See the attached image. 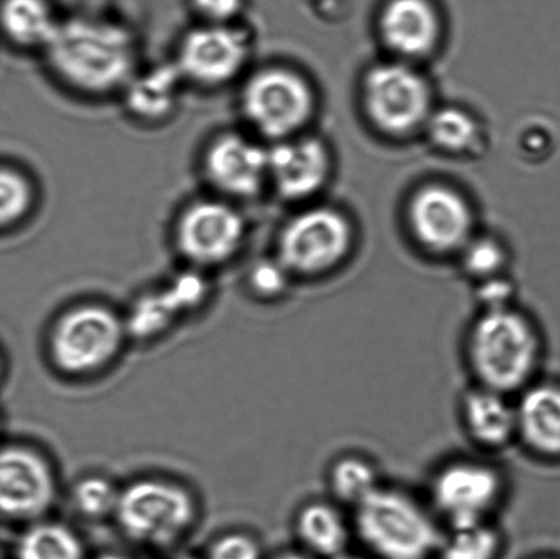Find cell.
Instances as JSON below:
<instances>
[{
  "label": "cell",
  "instance_id": "obj_35",
  "mask_svg": "<svg viewBox=\"0 0 560 559\" xmlns=\"http://www.w3.org/2000/svg\"><path fill=\"white\" fill-rule=\"evenodd\" d=\"M9 374V360L8 356H5L4 350L0 347V387L3 386L5 382V377Z\"/></svg>",
  "mask_w": 560,
  "mask_h": 559
},
{
  "label": "cell",
  "instance_id": "obj_11",
  "mask_svg": "<svg viewBox=\"0 0 560 559\" xmlns=\"http://www.w3.org/2000/svg\"><path fill=\"white\" fill-rule=\"evenodd\" d=\"M351 229L329 208L299 213L279 234L277 259L293 277H316L332 270L349 254Z\"/></svg>",
  "mask_w": 560,
  "mask_h": 559
},
{
  "label": "cell",
  "instance_id": "obj_30",
  "mask_svg": "<svg viewBox=\"0 0 560 559\" xmlns=\"http://www.w3.org/2000/svg\"><path fill=\"white\" fill-rule=\"evenodd\" d=\"M504 263H506V254H504L502 245L493 238H471L464 246L465 271L477 282L501 276Z\"/></svg>",
  "mask_w": 560,
  "mask_h": 559
},
{
  "label": "cell",
  "instance_id": "obj_24",
  "mask_svg": "<svg viewBox=\"0 0 560 559\" xmlns=\"http://www.w3.org/2000/svg\"><path fill=\"white\" fill-rule=\"evenodd\" d=\"M506 534L497 520L443 525L436 559H502Z\"/></svg>",
  "mask_w": 560,
  "mask_h": 559
},
{
  "label": "cell",
  "instance_id": "obj_8",
  "mask_svg": "<svg viewBox=\"0 0 560 559\" xmlns=\"http://www.w3.org/2000/svg\"><path fill=\"white\" fill-rule=\"evenodd\" d=\"M248 238V223L235 202L211 196L180 211L174 226L175 249L194 270L207 272L237 259Z\"/></svg>",
  "mask_w": 560,
  "mask_h": 559
},
{
  "label": "cell",
  "instance_id": "obj_7",
  "mask_svg": "<svg viewBox=\"0 0 560 559\" xmlns=\"http://www.w3.org/2000/svg\"><path fill=\"white\" fill-rule=\"evenodd\" d=\"M62 496L51 454L30 441H0V523L24 528L51 517Z\"/></svg>",
  "mask_w": 560,
  "mask_h": 559
},
{
  "label": "cell",
  "instance_id": "obj_13",
  "mask_svg": "<svg viewBox=\"0 0 560 559\" xmlns=\"http://www.w3.org/2000/svg\"><path fill=\"white\" fill-rule=\"evenodd\" d=\"M206 183L224 200L255 199L268 186V147L241 131H224L208 142L201 156Z\"/></svg>",
  "mask_w": 560,
  "mask_h": 559
},
{
  "label": "cell",
  "instance_id": "obj_18",
  "mask_svg": "<svg viewBox=\"0 0 560 559\" xmlns=\"http://www.w3.org/2000/svg\"><path fill=\"white\" fill-rule=\"evenodd\" d=\"M186 86L183 75L170 60L137 70L119 97L135 123L162 125L177 113Z\"/></svg>",
  "mask_w": 560,
  "mask_h": 559
},
{
  "label": "cell",
  "instance_id": "obj_41",
  "mask_svg": "<svg viewBox=\"0 0 560 559\" xmlns=\"http://www.w3.org/2000/svg\"><path fill=\"white\" fill-rule=\"evenodd\" d=\"M0 559H2V558H0Z\"/></svg>",
  "mask_w": 560,
  "mask_h": 559
},
{
  "label": "cell",
  "instance_id": "obj_4",
  "mask_svg": "<svg viewBox=\"0 0 560 559\" xmlns=\"http://www.w3.org/2000/svg\"><path fill=\"white\" fill-rule=\"evenodd\" d=\"M201 514L199 496L185 481L147 474L120 487L113 523L131 545L170 555L194 535Z\"/></svg>",
  "mask_w": 560,
  "mask_h": 559
},
{
  "label": "cell",
  "instance_id": "obj_22",
  "mask_svg": "<svg viewBox=\"0 0 560 559\" xmlns=\"http://www.w3.org/2000/svg\"><path fill=\"white\" fill-rule=\"evenodd\" d=\"M58 14L48 0H4L0 8V26L16 46L46 51L58 32Z\"/></svg>",
  "mask_w": 560,
  "mask_h": 559
},
{
  "label": "cell",
  "instance_id": "obj_9",
  "mask_svg": "<svg viewBox=\"0 0 560 559\" xmlns=\"http://www.w3.org/2000/svg\"><path fill=\"white\" fill-rule=\"evenodd\" d=\"M240 109L257 139L279 142L295 137L313 113V93L294 71H255L241 86Z\"/></svg>",
  "mask_w": 560,
  "mask_h": 559
},
{
  "label": "cell",
  "instance_id": "obj_20",
  "mask_svg": "<svg viewBox=\"0 0 560 559\" xmlns=\"http://www.w3.org/2000/svg\"><path fill=\"white\" fill-rule=\"evenodd\" d=\"M387 46L404 57H424L435 48L441 26L428 0H389L381 16Z\"/></svg>",
  "mask_w": 560,
  "mask_h": 559
},
{
  "label": "cell",
  "instance_id": "obj_37",
  "mask_svg": "<svg viewBox=\"0 0 560 559\" xmlns=\"http://www.w3.org/2000/svg\"><path fill=\"white\" fill-rule=\"evenodd\" d=\"M163 559H202V557H196L194 555H189V552L174 551L166 555Z\"/></svg>",
  "mask_w": 560,
  "mask_h": 559
},
{
  "label": "cell",
  "instance_id": "obj_12",
  "mask_svg": "<svg viewBox=\"0 0 560 559\" xmlns=\"http://www.w3.org/2000/svg\"><path fill=\"white\" fill-rule=\"evenodd\" d=\"M365 104L377 128L405 135L425 125L431 117V88L410 66L384 63L366 77Z\"/></svg>",
  "mask_w": 560,
  "mask_h": 559
},
{
  "label": "cell",
  "instance_id": "obj_16",
  "mask_svg": "<svg viewBox=\"0 0 560 559\" xmlns=\"http://www.w3.org/2000/svg\"><path fill=\"white\" fill-rule=\"evenodd\" d=\"M328 173L327 148L313 137H291L268 147V185L285 200L315 195Z\"/></svg>",
  "mask_w": 560,
  "mask_h": 559
},
{
  "label": "cell",
  "instance_id": "obj_3",
  "mask_svg": "<svg viewBox=\"0 0 560 559\" xmlns=\"http://www.w3.org/2000/svg\"><path fill=\"white\" fill-rule=\"evenodd\" d=\"M43 343L55 375L86 382L113 370L131 342L124 312L103 301L82 300L52 317Z\"/></svg>",
  "mask_w": 560,
  "mask_h": 559
},
{
  "label": "cell",
  "instance_id": "obj_27",
  "mask_svg": "<svg viewBox=\"0 0 560 559\" xmlns=\"http://www.w3.org/2000/svg\"><path fill=\"white\" fill-rule=\"evenodd\" d=\"M428 133L433 142L444 151L464 152L477 139V124L464 109L444 107L432 112L427 120Z\"/></svg>",
  "mask_w": 560,
  "mask_h": 559
},
{
  "label": "cell",
  "instance_id": "obj_40",
  "mask_svg": "<svg viewBox=\"0 0 560 559\" xmlns=\"http://www.w3.org/2000/svg\"><path fill=\"white\" fill-rule=\"evenodd\" d=\"M539 559H548V558H539Z\"/></svg>",
  "mask_w": 560,
  "mask_h": 559
},
{
  "label": "cell",
  "instance_id": "obj_25",
  "mask_svg": "<svg viewBox=\"0 0 560 559\" xmlns=\"http://www.w3.org/2000/svg\"><path fill=\"white\" fill-rule=\"evenodd\" d=\"M124 317L130 342L136 343L156 342L184 322L163 287L139 295Z\"/></svg>",
  "mask_w": 560,
  "mask_h": 559
},
{
  "label": "cell",
  "instance_id": "obj_34",
  "mask_svg": "<svg viewBox=\"0 0 560 559\" xmlns=\"http://www.w3.org/2000/svg\"><path fill=\"white\" fill-rule=\"evenodd\" d=\"M268 559H317L307 555L306 551L301 550L300 547H290V549L280 550L276 556Z\"/></svg>",
  "mask_w": 560,
  "mask_h": 559
},
{
  "label": "cell",
  "instance_id": "obj_36",
  "mask_svg": "<svg viewBox=\"0 0 560 559\" xmlns=\"http://www.w3.org/2000/svg\"><path fill=\"white\" fill-rule=\"evenodd\" d=\"M91 559H133V558L122 555V552L107 551V552H103V555H101V556H96L95 558H91Z\"/></svg>",
  "mask_w": 560,
  "mask_h": 559
},
{
  "label": "cell",
  "instance_id": "obj_1",
  "mask_svg": "<svg viewBox=\"0 0 560 559\" xmlns=\"http://www.w3.org/2000/svg\"><path fill=\"white\" fill-rule=\"evenodd\" d=\"M43 57L60 84L90 98L119 96L141 68L135 33L90 15L62 20Z\"/></svg>",
  "mask_w": 560,
  "mask_h": 559
},
{
  "label": "cell",
  "instance_id": "obj_23",
  "mask_svg": "<svg viewBox=\"0 0 560 559\" xmlns=\"http://www.w3.org/2000/svg\"><path fill=\"white\" fill-rule=\"evenodd\" d=\"M14 559H91L82 536L70 524L51 517L21 528Z\"/></svg>",
  "mask_w": 560,
  "mask_h": 559
},
{
  "label": "cell",
  "instance_id": "obj_17",
  "mask_svg": "<svg viewBox=\"0 0 560 559\" xmlns=\"http://www.w3.org/2000/svg\"><path fill=\"white\" fill-rule=\"evenodd\" d=\"M291 528L295 546L317 559L337 558L354 545L351 512L328 497L301 503Z\"/></svg>",
  "mask_w": 560,
  "mask_h": 559
},
{
  "label": "cell",
  "instance_id": "obj_5",
  "mask_svg": "<svg viewBox=\"0 0 560 559\" xmlns=\"http://www.w3.org/2000/svg\"><path fill=\"white\" fill-rule=\"evenodd\" d=\"M351 520L354 545L371 559H436L443 524L424 496L386 484Z\"/></svg>",
  "mask_w": 560,
  "mask_h": 559
},
{
  "label": "cell",
  "instance_id": "obj_33",
  "mask_svg": "<svg viewBox=\"0 0 560 559\" xmlns=\"http://www.w3.org/2000/svg\"><path fill=\"white\" fill-rule=\"evenodd\" d=\"M199 24H238L245 0H190Z\"/></svg>",
  "mask_w": 560,
  "mask_h": 559
},
{
  "label": "cell",
  "instance_id": "obj_39",
  "mask_svg": "<svg viewBox=\"0 0 560 559\" xmlns=\"http://www.w3.org/2000/svg\"><path fill=\"white\" fill-rule=\"evenodd\" d=\"M0 429H2V418H0Z\"/></svg>",
  "mask_w": 560,
  "mask_h": 559
},
{
  "label": "cell",
  "instance_id": "obj_26",
  "mask_svg": "<svg viewBox=\"0 0 560 559\" xmlns=\"http://www.w3.org/2000/svg\"><path fill=\"white\" fill-rule=\"evenodd\" d=\"M120 487L104 474H85L73 481L66 492L71 512L86 523L113 522L117 512Z\"/></svg>",
  "mask_w": 560,
  "mask_h": 559
},
{
  "label": "cell",
  "instance_id": "obj_6",
  "mask_svg": "<svg viewBox=\"0 0 560 559\" xmlns=\"http://www.w3.org/2000/svg\"><path fill=\"white\" fill-rule=\"evenodd\" d=\"M509 494L501 465L482 454H464L439 463L422 496L443 525H458L497 520Z\"/></svg>",
  "mask_w": 560,
  "mask_h": 559
},
{
  "label": "cell",
  "instance_id": "obj_32",
  "mask_svg": "<svg viewBox=\"0 0 560 559\" xmlns=\"http://www.w3.org/2000/svg\"><path fill=\"white\" fill-rule=\"evenodd\" d=\"M515 287L503 276L486 279L476 289L479 312H492L510 308L515 305Z\"/></svg>",
  "mask_w": 560,
  "mask_h": 559
},
{
  "label": "cell",
  "instance_id": "obj_2",
  "mask_svg": "<svg viewBox=\"0 0 560 559\" xmlns=\"http://www.w3.org/2000/svg\"><path fill=\"white\" fill-rule=\"evenodd\" d=\"M463 358L471 383L515 397L536 380L542 338L517 305L479 312L466 327Z\"/></svg>",
  "mask_w": 560,
  "mask_h": 559
},
{
  "label": "cell",
  "instance_id": "obj_31",
  "mask_svg": "<svg viewBox=\"0 0 560 559\" xmlns=\"http://www.w3.org/2000/svg\"><path fill=\"white\" fill-rule=\"evenodd\" d=\"M202 559H267L259 536L250 531L232 529L219 534L207 546Z\"/></svg>",
  "mask_w": 560,
  "mask_h": 559
},
{
  "label": "cell",
  "instance_id": "obj_29",
  "mask_svg": "<svg viewBox=\"0 0 560 559\" xmlns=\"http://www.w3.org/2000/svg\"><path fill=\"white\" fill-rule=\"evenodd\" d=\"M294 277L288 271L277 257L257 261L246 273V289L252 298L273 303L289 293L291 279Z\"/></svg>",
  "mask_w": 560,
  "mask_h": 559
},
{
  "label": "cell",
  "instance_id": "obj_21",
  "mask_svg": "<svg viewBox=\"0 0 560 559\" xmlns=\"http://www.w3.org/2000/svg\"><path fill=\"white\" fill-rule=\"evenodd\" d=\"M386 484L381 465L362 452L340 453L326 469L327 497L350 512Z\"/></svg>",
  "mask_w": 560,
  "mask_h": 559
},
{
  "label": "cell",
  "instance_id": "obj_10",
  "mask_svg": "<svg viewBox=\"0 0 560 559\" xmlns=\"http://www.w3.org/2000/svg\"><path fill=\"white\" fill-rule=\"evenodd\" d=\"M252 54L249 32L240 24H197L180 38L172 60L186 85L221 90L243 79Z\"/></svg>",
  "mask_w": 560,
  "mask_h": 559
},
{
  "label": "cell",
  "instance_id": "obj_15",
  "mask_svg": "<svg viewBox=\"0 0 560 559\" xmlns=\"http://www.w3.org/2000/svg\"><path fill=\"white\" fill-rule=\"evenodd\" d=\"M460 430L477 453L491 457L517 445L514 397L471 385L458 401Z\"/></svg>",
  "mask_w": 560,
  "mask_h": 559
},
{
  "label": "cell",
  "instance_id": "obj_14",
  "mask_svg": "<svg viewBox=\"0 0 560 559\" xmlns=\"http://www.w3.org/2000/svg\"><path fill=\"white\" fill-rule=\"evenodd\" d=\"M409 216L416 237L439 254L464 249L471 240L474 213L464 197L447 186L422 188L411 200Z\"/></svg>",
  "mask_w": 560,
  "mask_h": 559
},
{
  "label": "cell",
  "instance_id": "obj_28",
  "mask_svg": "<svg viewBox=\"0 0 560 559\" xmlns=\"http://www.w3.org/2000/svg\"><path fill=\"white\" fill-rule=\"evenodd\" d=\"M35 200L30 179L10 168H0V226L22 221Z\"/></svg>",
  "mask_w": 560,
  "mask_h": 559
},
{
  "label": "cell",
  "instance_id": "obj_19",
  "mask_svg": "<svg viewBox=\"0 0 560 559\" xmlns=\"http://www.w3.org/2000/svg\"><path fill=\"white\" fill-rule=\"evenodd\" d=\"M514 401L517 445L536 457H560V386L535 381Z\"/></svg>",
  "mask_w": 560,
  "mask_h": 559
},
{
  "label": "cell",
  "instance_id": "obj_38",
  "mask_svg": "<svg viewBox=\"0 0 560 559\" xmlns=\"http://www.w3.org/2000/svg\"><path fill=\"white\" fill-rule=\"evenodd\" d=\"M334 559H371L370 557H366L365 555H362L361 551H353L350 550L348 552H345V555L339 556Z\"/></svg>",
  "mask_w": 560,
  "mask_h": 559
}]
</instances>
